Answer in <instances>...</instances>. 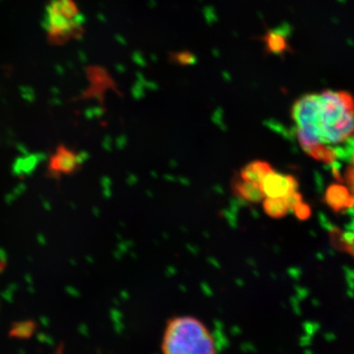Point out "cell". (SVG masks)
<instances>
[{
    "instance_id": "obj_1",
    "label": "cell",
    "mask_w": 354,
    "mask_h": 354,
    "mask_svg": "<svg viewBox=\"0 0 354 354\" xmlns=\"http://www.w3.org/2000/svg\"><path fill=\"white\" fill-rule=\"evenodd\" d=\"M291 118L302 150L316 160L330 162L333 147L354 136V97L334 90L302 95L293 104Z\"/></svg>"
},
{
    "instance_id": "obj_2",
    "label": "cell",
    "mask_w": 354,
    "mask_h": 354,
    "mask_svg": "<svg viewBox=\"0 0 354 354\" xmlns=\"http://www.w3.org/2000/svg\"><path fill=\"white\" fill-rule=\"evenodd\" d=\"M162 354H218L215 337L201 319L192 315L171 317L160 339Z\"/></svg>"
},
{
    "instance_id": "obj_3",
    "label": "cell",
    "mask_w": 354,
    "mask_h": 354,
    "mask_svg": "<svg viewBox=\"0 0 354 354\" xmlns=\"http://www.w3.org/2000/svg\"><path fill=\"white\" fill-rule=\"evenodd\" d=\"M82 13L73 0H53L46 9V31L55 43H65L83 32Z\"/></svg>"
},
{
    "instance_id": "obj_4",
    "label": "cell",
    "mask_w": 354,
    "mask_h": 354,
    "mask_svg": "<svg viewBox=\"0 0 354 354\" xmlns=\"http://www.w3.org/2000/svg\"><path fill=\"white\" fill-rule=\"evenodd\" d=\"M263 193L266 198H283L291 199L299 196L297 193L298 183L295 177L288 174H279L274 169L270 171L261 183Z\"/></svg>"
},
{
    "instance_id": "obj_5",
    "label": "cell",
    "mask_w": 354,
    "mask_h": 354,
    "mask_svg": "<svg viewBox=\"0 0 354 354\" xmlns=\"http://www.w3.org/2000/svg\"><path fill=\"white\" fill-rule=\"evenodd\" d=\"M83 158L76 151L62 145L57 148L48 162V174L53 177L71 176L79 171Z\"/></svg>"
},
{
    "instance_id": "obj_6",
    "label": "cell",
    "mask_w": 354,
    "mask_h": 354,
    "mask_svg": "<svg viewBox=\"0 0 354 354\" xmlns=\"http://www.w3.org/2000/svg\"><path fill=\"white\" fill-rule=\"evenodd\" d=\"M230 190L235 198L248 204H259L265 199L261 184L245 180L237 174L230 181Z\"/></svg>"
},
{
    "instance_id": "obj_7",
    "label": "cell",
    "mask_w": 354,
    "mask_h": 354,
    "mask_svg": "<svg viewBox=\"0 0 354 354\" xmlns=\"http://www.w3.org/2000/svg\"><path fill=\"white\" fill-rule=\"evenodd\" d=\"M300 204V196L283 199V198H266L263 201V208L268 216L274 218L285 216L291 209L297 208Z\"/></svg>"
},
{
    "instance_id": "obj_8",
    "label": "cell",
    "mask_w": 354,
    "mask_h": 354,
    "mask_svg": "<svg viewBox=\"0 0 354 354\" xmlns=\"http://www.w3.org/2000/svg\"><path fill=\"white\" fill-rule=\"evenodd\" d=\"M272 169H274L269 162H265V160H255L243 165L237 174L245 180L261 184L263 178Z\"/></svg>"
},
{
    "instance_id": "obj_9",
    "label": "cell",
    "mask_w": 354,
    "mask_h": 354,
    "mask_svg": "<svg viewBox=\"0 0 354 354\" xmlns=\"http://www.w3.org/2000/svg\"><path fill=\"white\" fill-rule=\"evenodd\" d=\"M346 185H348L349 195H351V200H353L354 205V155L353 157L351 158L348 167H346Z\"/></svg>"
},
{
    "instance_id": "obj_10",
    "label": "cell",
    "mask_w": 354,
    "mask_h": 354,
    "mask_svg": "<svg viewBox=\"0 0 354 354\" xmlns=\"http://www.w3.org/2000/svg\"><path fill=\"white\" fill-rule=\"evenodd\" d=\"M4 268V261L0 258V272H1V270Z\"/></svg>"
}]
</instances>
